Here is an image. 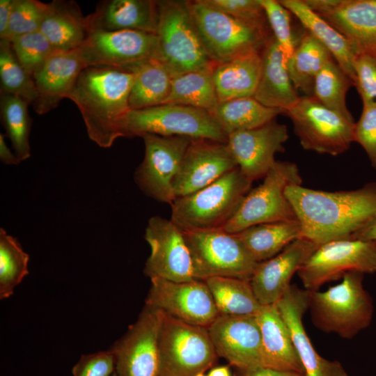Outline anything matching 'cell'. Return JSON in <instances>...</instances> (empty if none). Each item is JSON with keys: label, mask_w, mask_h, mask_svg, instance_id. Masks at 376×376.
<instances>
[{"label": "cell", "mask_w": 376, "mask_h": 376, "mask_svg": "<svg viewBox=\"0 0 376 376\" xmlns=\"http://www.w3.org/2000/svg\"><path fill=\"white\" fill-rule=\"evenodd\" d=\"M285 195L300 223V237L317 245L350 238L376 219V182L338 191L294 185Z\"/></svg>", "instance_id": "1"}, {"label": "cell", "mask_w": 376, "mask_h": 376, "mask_svg": "<svg viewBox=\"0 0 376 376\" xmlns=\"http://www.w3.org/2000/svg\"><path fill=\"white\" fill-rule=\"evenodd\" d=\"M132 72L110 67H87L77 77L68 99L77 107L88 137L101 148H110L123 137V125L131 110L129 97Z\"/></svg>", "instance_id": "2"}, {"label": "cell", "mask_w": 376, "mask_h": 376, "mask_svg": "<svg viewBox=\"0 0 376 376\" xmlns=\"http://www.w3.org/2000/svg\"><path fill=\"white\" fill-rule=\"evenodd\" d=\"M363 279V274L350 272L327 290H308V310L318 329L351 339L370 325L374 306Z\"/></svg>", "instance_id": "3"}, {"label": "cell", "mask_w": 376, "mask_h": 376, "mask_svg": "<svg viewBox=\"0 0 376 376\" xmlns=\"http://www.w3.org/2000/svg\"><path fill=\"white\" fill-rule=\"evenodd\" d=\"M155 59L172 77L215 65L193 19L189 1H157Z\"/></svg>", "instance_id": "4"}, {"label": "cell", "mask_w": 376, "mask_h": 376, "mask_svg": "<svg viewBox=\"0 0 376 376\" xmlns=\"http://www.w3.org/2000/svg\"><path fill=\"white\" fill-rule=\"evenodd\" d=\"M252 182L238 167L171 205V220L182 230L222 228L235 214Z\"/></svg>", "instance_id": "5"}, {"label": "cell", "mask_w": 376, "mask_h": 376, "mask_svg": "<svg viewBox=\"0 0 376 376\" xmlns=\"http://www.w3.org/2000/svg\"><path fill=\"white\" fill-rule=\"evenodd\" d=\"M189 8L206 52L215 64L261 52L273 36L211 6L189 1Z\"/></svg>", "instance_id": "6"}, {"label": "cell", "mask_w": 376, "mask_h": 376, "mask_svg": "<svg viewBox=\"0 0 376 376\" xmlns=\"http://www.w3.org/2000/svg\"><path fill=\"white\" fill-rule=\"evenodd\" d=\"M263 179L260 185L247 193L223 230L237 233L260 224L297 219L285 195L288 187L301 185L297 164L288 161H276Z\"/></svg>", "instance_id": "7"}, {"label": "cell", "mask_w": 376, "mask_h": 376, "mask_svg": "<svg viewBox=\"0 0 376 376\" xmlns=\"http://www.w3.org/2000/svg\"><path fill=\"white\" fill-rule=\"evenodd\" d=\"M189 250L194 279L214 276L250 280L258 263L235 233L222 228L182 230Z\"/></svg>", "instance_id": "8"}, {"label": "cell", "mask_w": 376, "mask_h": 376, "mask_svg": "<svg viewBox=\"0 0 376 376\" xmlns=\"http://www.w3.org/2000/svg\"><path fill=\"white\" fill-rule=\"evenodd\" d=\"M159 352L161 376H196L213 367L218 357L207 328L164 313Z\"/></svg>", "instance_id": "9"}, {"label": "cell", "mask_w": 376, "mask_h": 376, "mask_svg": "<svg viewBox=\"0 0 376 376\" xmlns=\"http://www.w3.org/2000/svg\"><path fill=\"white\" fill-rule=\"evenodd\" d=\"M123 137L151 134L227 141V135L209 111L172 104L130 110L123 122Z\"/></svg>", "instance_id": "10"}, {"label": "cell", "mask_w": 376, "mask_h": 376, "mask_svg": "<svg viewBox=\"0 0 376 376\" xmlns=\"http://www.w3.org/2000/svg\"><path fill=\"white\" fill-rule=\"evenodd\" d=\"M284 114L290 118L294 133L306 150L337 156L354 142L355 121L327 108L313 96L299 97Z\"/></svg>", "instance_id": "11"}, {"label": "cell", "mask_w": 376, "mask_h": 376, "mask_svg": "<svg viewBox=\"0 0 376 376\" xmlns=\"http://www.w3.org/2000/svg\"><path fill=\"white\" fill-rule=\"evenodd\" d=\"M350 272H376V241L355 238L331 240L317 246L297 272L304 288L318 290Z\"/></svg>", "instance_id": "12"}, {"label": "cell", "mask_w": 376, "mask_h": 376, "mask_svg": "<svg viewBox=\"0 0 376 376\" xmlns=\"http://www.w3.org/2000/svg\"><path fill=\"white\" fill-rule=\"evenodd\" d=\"M145 155L134 173V180L147 196L171 205L175 199L173 182L191 138L145 134Z\"/></svg>", "instance_id": "13"}, {"label": "cell", "mask_w": 376, "mask_h": 376, "mask_svg": "<svg viewBox=\"0 0 376 376\" xmlns=\"http://www.w3.org/2000/svg\"><path fill=\"white\" fill-rule=\"evenodd\" d=\"M163 313L146 304L136 321L109 349L118 376H159V334Z\"/></svg>", "instance_id": "14"}, {"label": "cell", "mask_w": 376, "mask_h": 376, "mask_svg": "<svg viewBox=\"0 0 376 376\" xmlns=\"http://www.w3.org/2000/svg\"><path fill=\"white\" fill-rule=\"evenodd\" d=\"M146 304L188 324L208 328L219 313L204 281L150 279Z\"/></svg>", "instance_id": "15"}, {"label": "cell", "mask_w": 376, "mask_h": 376, "mask_svg": "<svg viewBox=\"0 0 376 376\" xmlns=\"http://www.w3.org/2000/svg\"><path fill=\"white\" fill-rule=\"evenodd\" d=\"M144 238L150 247L143 270L147 276L178 282L194 279L183 232L171 219L150 217Z\"/></svg>", "instance_id": "16"}, {"label": "cell", "mask_w": 376, "mask_h": 376, "mask_svg": "<svg viewBox=\"0 0 376 376\" xmlns=\"http://www.w3.org/2000/svg\"><path fill=\"white\" fill-rule=\"evenodd\" d=\"M78 50L87 67L125 70L155 58L157 37L154 33L132 30L94 31L89 33Z\"/></svg>", "instance_id": "17"}, {"label": "cell", "mask_w": 376, "mask_h": 376, "mask_svg": "<svg viewBox=\"0 0 376 376\" xmlns=\"http://www.w3.org/2000/svg\"><path fill=\"white\" fill-rule=\"evenodd\" d=\"M285 125L275 119L256 128L231 133L226 144L238 168L251 182L263 178L274 166L275 155L284 151Z\"/></svg>", "instance_id": "18"}, {"label": "cell", "mask_w": 376, "mask_h": 376, "mask_svg": "<svg viewBox=\"0 0 376 376\" xmlns=\"http://www.w3.org/2000/svg\"><path fill=\"white\" fill-rule=\"evenodd\" d=\"M237 167L226 142L192 139L173 182L175 198L204 188Z\"/></svg>", "instance_id": "19"}, {"label": "cell", "mask_w": 376, "mask_h": 376, "mask_svg": "<svg viewBox=\"0 0 376 376\" xmlns=\"http://www.w3.org/2000/svg\"><path fill=\"white\" fill-rule=\"evenodd\" d=\"M207 329L218 357L235 369L263 366L261 334L255 315H219Z\"/></svg>", "instance_id": "20"}, {"label": "cell", "mask_w": 376, "mask_h": 376, "mask_svg": "<svg viewBox=\"0 0 376 376\" xmlns=\"http://www.w3.org/2000/svg\"><path fill=\"white\" fill-rule=\"evenodd\" d=\"M276 305L288 328L305 376H348L339 361L326 359L317 352L305 331L303 317L308 310V290L292 284Z\"/></svg>", "instance_id": "21"}, {"label": "cell", "mask_w": 376, "mask_h": 376, "mask_svg": "<svg viewBox=\"0 0 376 376\" xmlns=\"http://www.w3.org/2000/svg\"><path fill=\"white\" fill-rule=\"evenodd\" d=\"M318 245L299 237L272 258L259 263L250 279L262 306L276 304L291 286V279Z\"/></svg>", "instance_id": "22"}, {"label": "cell", "mask_w": 376, "mask_h": 376, "mask_svg": "<svg viewBox=\"0 0 376 376\" xmlns=\"http://www.w3.org/2000/svg\"><path fill=\"white\" fill-rule=\"evenodd\" d=\"M87 68L78 49L56 51L33 76L38 98L34 111L43 115L55 109L68 98L81 72Z\"/></svg>", "instance_id": "23"}, {"label": "cell", "mask_w": 376, "mask_h": 376, "mask_svg": "<svg viewBox=\"0 0 376 376\" xmlns=\"http://www.w3.org/2000/svg\"><path fill=\"white\" fill-rule=\"evenodd\" d=\"M318 15L345 37L356 54L376 57V0H340Z\"/></svg>", "instance_id": "24"}, {"label": "cell", "mask_w": 376, "mask_h": 376, "mask_svg": "<svg viewBox=\"0 0 376 376\" xmlns=\"http://www.w3.org/2000/svg\"><path fill=\"white\" fill-rule=\"evenodd\" d=\"M86 20L90 32L132 30L155 34L157 1H102Z\"/></svg>", "instance_id": "25"}, {"label": "cell", "mask_w": 376, "mask_h": 376, "mask_svg": "<svg viewBox=\"0 0 376 376\" xmlns=\"http://www.w3.org/2000/svg\"><path fill=\"white\" fill-rule=\"evenodd\" d=\"M262 68L253 97L263 105L284 114L299 100L291 81L288 61L272 36L261 52Z\"/></svg>", "instance_id": "26"}, {"label": "cell", "mask_w": 376, "mask_h": 376, "mask_svg": "<svg viewBox=\"0 0 376 376\" xmlns=\"http://www.w3.org/2000/svg\"><path fill=\"white\" fill-rule=\"evenodd\" d=\"M261 334L263 366L305 375L288 328L276 304L255 315Z\"/></svg>", "instance_id": "27"}, {"label": "cell", "mask_w": 376, "mask_h": 376, "mask_svg": "<svg viewBox=\"0 0 376 376\" xmlns=\"http://www.w3.org/2000/svg\"><path fill=\"white\" fill-rule=\"evenodd\" d=\"M40 31L56 51L78 49L90 33L86 17L74 1L54 0L48 3Z\"/></svg>", "instance_id": "28"}, {"label": "cell", "mask_w": 376, "mask_h": 376, "mask_svg": "<svg viewBox=\"0 0 376 376\" xmlns=\"http://www.w3.org/2000/svg\"><path fill=\"white\" fill-rule=\"evenodd\" d=\"M262 68L261 52L215 64L213 79L219 102L253 97Z\"/></svg>", "instance_id": "29"}, {"label": "cell", "mask_w": 376, "mask_h": 376, "mask_svg": "<svg viewBox=\"0 0 376 376\" xmlns=\"http://www.w3.org/2000/svg\"><path fill=\"white\" fill-rule=\"evenodd\" d=\"M279 2L299 20L309 33L329 51L354 86L356 54L345 37L312 11L302 0H281Z\"/></svg>", "instance_id": "30"}, {"label": "cell", "mask_w": 376, "mask_h": 376, "mask_svg": "<svg viewBox=\"0 0 376 376\" xmlns=\"http://www.w3.org/2000/svg\"><path fill=\"white\" fill-rule=\"evenodd\" d=\"M257 262L272 258L301 236L298 219L260 224L235 233Z\"/></svg>", "instance_id": "31"}, {"label": "cell", "mask_w": 376, "mask_h": 376, "mask_svg": "<svg viewBox=\"0 0 376 376\" xmlns=\"http://www.w3.org/2000/svg\"><path fill=\"white\" fill-rule=\"evenodd\" d=\"M124 70L132 72L134 83L129 97L131 110L163 104L168 97L172 77L157 59L150 58L134 63Z\"/></svg>", "instance_id": "32"}, {"label": "cell", "mask_w": 376, "mask_h": 376, "mask_svg": "<svg viewBox=\"0 0 376 376\" xmlns=\"http://www.w3.org/2000/svg\"><path fill=\"white\" fill-rule=\"evenodd\" d=\"M210 113L228 136L261 126L283 112L263 105L254 97H243L219 102Z\"/></svg>", "instance_id": "33"}, {"label": "cell", "mask_w": 376, "mask_h": 376, "mask_svg": "<svg viewBox=\"0 0 376 376\" xmlns=\"http://www.w3.org/2000/svg\"><path fill=\"white\" fill-rule=\"evenodd\" d=\"M214 66L172 77L170 93L164 104L212 111L219 102L213 79Z\"/></svg>", "instance_id": "34"}, {"label": "cell", "mask_w": 376, "mask_h": 376, "mask_svg": "<svg viewBox=\"0 0 376 376\" xmlns=\"http://www.w3.org/2000/svg\"><path fill=\"white\" fill-rule=\"evenodd\" d=\"M204 281L210 290L219 315H256L262 306L249 279L214 276Z\"/></svg>", "instance_id": "35"}, {"label": "cell", "mask_w": 376, "mask_h": 376, "mask_svg": "<svg viewBox=\"0 0 376 376\" xmlns=\"http://www.w3.org/2000/svg\"><path fill=\"white\" fill-rule=\"evenodd\" d=\"M331 59L329 51L308 32L296 45L292 56L288 61V69L293 86L313 96L316 75Z\"/></svg>", "instance_id": "36"}, {"label": "cell", "mask_w": 376, "mask_h": 376, "mask_svg": "<svg viewBox=\"0 0 376 376\" xmlns=\"http://www.w3.org/2000/svg\"><path fill=\"white\" fill-rule=\"evenodd\" d=\"M29 105L27 102L17 95L1 93L2 124L15 155L21 162L31 157L29 136L31 119L29 114Z\"/></svg>", "instance_id": "37"}, {"label": "cell", "mask_w": 376, "mask_h": 376, "mask_svg": "<svg viewBox=\"0 0 376 376\" xmlns=\"http://www.w3.org/2000/svg\"><path fill=\"white\" fill-rule=\"evenodd\" d=\"M352 86L351 79L331 58L316 75L313 96L327 108L354 120L346 105V95Z\"/></svg>", "instance_id": "38"}, {"label": "cell", "mask_w": 376, "mask_h": 376, "mask_svg": "<svg viewBox=\"0 0 376 376\" xmlns=\"http://www.w3.org/2000/svg\"><path fill=\"white\" fill-rule=\"evenodd\" d=\"M29 256L16 238L0 228V299L9 298L29 274Z\"/></svg>", "instance_id": "39"}, {"label": "cell", "mask_w": 376, "mask_h": 376, "mask_svg": "<svg viewBox=\"0 0 376 376\" xmlns=\"http://www.w3.org/2000/svg\"><path fill=\"white\" fill-rule=\"evenodd\" d=\"M1 93L17 95L32 106L38 98L33 77L17 60L8 40H0Z\"/></svg>", "instance_id": "40"}, {"label": "cell", "mask_w": 376, "mask_h": 376, "mask_svg": "<svg viewBox=\"0 0 376 376\" xmlns=\"http://www.w3.org/2000/svg\"><path fill=\"white\" fill-rule=\"evenodd\" d=\"M9 41L17 60L32 77L56 51L40 31L18 36Z\"/></svg>", "instance_id": "41"}, {"label": "cell", "mask_w": 376, "mask_h": 376, "mask_svg": "<svg viewBox=\"0 0 376 376\" xmlns=\"http://www.w3.org/2000/svg\"><path fill=\"white\" fill-rule=\"evenodd\" d=\"M47 6L38 0H13L6 40L40 31Z\"/></svg>", "instance_id": "42"}, {"label": "cell", "mask_w": 376, "mask_h": 376, "mask_svg": "<svg viewBox=\"0 0 376 376\" xmlns=\"http://www.w3.org/2000/svg\"><path fill=\"white\" fill-rule=\"evenodd\" d=\"M260 2L272 35L288 61L296 47L291 29L290 12L279 1L260 0Z\"/></svg>", "instance_id": "43"}, {"label": "cell", "mask_w": 376, "mask_h": 376, "mask_svg": "<svg viewBox=\"0 0 376 376\" xmlns=\"http://www.w3.org/2000/svg\"><path fill=\"white\" fill-rule=\"evenodd\" d=\"M210 6L272 34L260 0H204Z\"/></svg>", "instance_id": "44"}, {"label": "cell", "mask_w": 376, "mask_h": 376, "mask_svg": "<svg viewBox=\"0 0 376 376\" xmlns=\"http://www.w3.org/2000/svg\"><path fill=\"white\" fill-rule=\"evenodd\" d=\"M354 86L363 105L376 104V57L368 54H356Z\"/></svg>", "instance_id": "45"}, {"label": "cell", "mask_w": 376, "mask_h": 376, "mask_svg": "<svg viewBox=\"0 0 376 376\" xmlns=\"http://www.w3.org/2000/svg\"><path fill=\"white\" fill-rule=\"evenodd\" d=\"M354 141L363 148L376 171V104L363 105L361 116L355 123Z\"/></svg>", "instance_id": "46"}, {"label": "cell", "mask_w": 376, "mask_h": 376, "mask_svg": "<svg viewBox=\"0 0 376 376\" xmlns=\"http://www.w3.org/2000/svg\"><path fill=\"white\" fill-rule=\"evenodd\" d=\"M116 371V363L110 350L82 354L73 366V376H111Z\"/></svg>", "instance_id": "47"}, {"label": "cell", "mask_w": 376, "mask_h": 376, "mask_svg": "<svg viewBox=\"0 0 376 376\" xmlns=\"http://www.w3.org/2000/svg\"><path fill=\"white\" fill-rule=\"evenodd\" d=\"M235 376H305L304 375L278 370L264 366H258L248 369H235Z\"/></svg>", "instance_id": "48"}, {"label": "cell", "mask_w": 376, "mask_h": 376, "mask_svg": "<svg viewBox=\"0 0 376 376\" xmlns=\"http://www.w3.org/2000/svg\"><path fill=\"white\" fill-rule=\"evenodd\" d=\"M13 0L0 1V38L6 39Z\"/></svg>", "instance_id": "49"}, {"label": "cell", "mask_w": 376, "mask_h": 376, "mask_svg": "<svg viewBox=\"0 0 376 376\" xmlns=\"http://www.w3.org/2000/svg\"><path fill=\"white\" fill-rule=\"evenodd\" d=\"M302 1L318 15L328 12L334 8L340 0H302Z\"/></svg>", "instance_id": "50"}, {"label": "cell", "mask_w": 376, "mask_h": 376, "mask_svg": "<svg viewBox=\"0 0 376 376\" xmlns=\"http://www.w3.org/2000/svg\"><path fill=\"white\" fill-rule=\"evenodd\" d=\"M0 160L6 165H18L21 161L8 147L4 135L0 134Z\"/></svg>", "instance_id": "51"}, {"label": "cell", "mask_w": 376, "mask_h": 376, "mask_svg": "<svg viewBox=\"0 0 376 376\" xmlns=\"http://www.w3.org/2000/svg\"><path fill=\"white\" fill-rule=\"evenodd\" d=\"M350 238L376 241V219Z\"/></svg>", "instance_id": "52"}, {"label": "cell", "mask_w": 376, "mask_h": 376, "mask_svg": "<svg viewBox=\"0 0 376 376\" xmlns=\"http://www.w3.org/2000/svg\"><path fill=\"white\" fill-rule=\"evenodd\" d=\"M207 376H231V375L228 367L219 366L212 368Z\"/></svg>", "instance_id": "53"}, {"label": "cell", "mask_w": 376, "mask_h": 376, "mask_svg": "<svg viewBox=\"0 0 376 376\" xmlns=\"http://www.w3.org/2000/svg\"><path fill=\"white\" fill-rule=\"evenodd\" d=\"M196 376H207V375H205L204 373H200V374L196 375Z\"/></svg>", "instance_id": "54"}, {"label": "cell", "mask_w": 376, "mask_h": 376, "mask_svg": "<svg viewBox=\"0 0 376 376\" xmlns=\"http://www.w3.org/2000/svg\"><path fill=\"white\" fill-rule=\"evenodd\" d=\"M111 376H118V375H117V373H116V371L113 373V374Z\"/></svg>", "instance_id": "55"}, {"label": "cell", "mask_w": 376, "mask_h": 376, "mask_svg": "<svg viewBox=\"0 0 376 376\" xmlns=\"http://www.w3.org/2000/svg\"><path fill=\"white\" fill-rule=\"evenodd\" d=\"M159 376H161V375H159Z\"/></svg>", "instance_id": "56"}]
</instances>
